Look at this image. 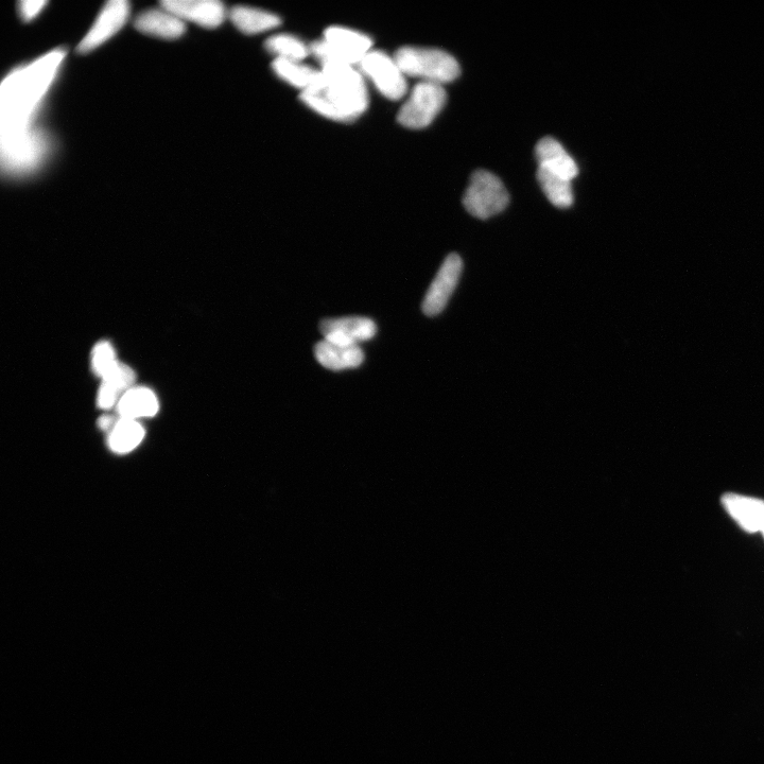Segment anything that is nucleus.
Here are the masks:
<instances>
[{"label": "nucleus", "instance_id": "1", "mask_svg": "<svg viewBox=\"0 0 764 764\" xmlns=\"http://www.w3.org/2000/svg\"><path fill=\"white\" fill-rule=\"evenodd\" d=\"M63 49L49 51L14 69L2 84L0 136L3 167L12 175L36 167L43 158L41 137L33 130L42 101L65 60Z\"/></svg>", "mask_w": 764, "mask_h": 764}, {"label": "nucleus", "instance_id": "6", "mask_svg": "<svg viewBox=\"0 0 764 764\" xmlns=\"http://www.w3.org/2000/svg\"><path fill=\"white\" fill-rule=\"evenodd\" d=\"M446 98L443 85L421 81L399 111L398 123L409 129L428 127L442 111Z\"/></svg>", "mask_w": 764, "mask_h": 764}, {"label": "nucleus", "instance_id": "21", "mask_svg": "<svg viewBox=\"0 0 764 764\" xmlns=\"http://www.w3.org/2000/svg\"><path fill=\"white\" fill-rule=\"evenodd\" d=\"M267 49L276 59L301 62L308 54L309 49L298 38L289 36V34H280L270 38L266 43Z\"/></svg>", "mask_w": 764, "mask_h": 764}, {"label": "nucleus", "instance_id": "26", "mask_svg": "<svg viewBox=\"0 0 764 764\" xmlns=\"http://www.w3.org/2000/svg\"><path fill=\"white\" fill-rule=\"evenodd\" d=\"M116 423L117 422L115 421L114 418H112V416L104 415V416H101V418L99 419L98 426L102 430H112L115 427Z\"/></svg>", "mask_w": 764, "mask_h": 764}, {"label": "nucleus", "instance_id": "8", "mask_svg": "<svg viewBox=\"0 0 764 764\" xmlns=\"http://www.w3.org/2000/svg\"><path fill=\"white\" fill-rule=\"evenodd\" d=\"M462 271V258L458 254L448 255L425 295L422 308L426 316L441 314L459 284Z\"/></svg>", "mask_w": 764, "mask_h": 764}, {"label": "nucleus", "instance_id": "20", "mask_svg": "<svg viewBox=\"0 0 764 764\" xmlns=\"http://www.w3.org/2000/svg\"><path fill=\"white\" fill-rule=\"evenodd\" d=\"M537 180L553 205L560 208H567L572 205L573 191L570 180L554 175V173L542 168L537 170Z\"/></svg>", "mask_w": 764, "mask_h": 764}, {"label": "nucleus", "instance_id": "9", "mask_svg": "<svg viewBox=\"0 0 764 764\" xmlns=\"http://www.w3.org/2000/svg\"><path fill=\"white\" fill-rule=\"evenodd\" d=\"M130 5L126 0H112L103 7L91 30L80 42V54H89L108 42L123 28L130 16Z\"/></svg>", "mask_w": 764, "mask_h": 764}, {"label": "nucleus", "instance_id": "25", "mask_svg": "<svg viewBox=\"0 0 764 764\" xmlns=\"http://www.w3.org/2000/svg\"><path fill=\"white\" fill-rule=\"evenodd\" d=\"M120 392L112 386L102 382L101 388L97 396V405L100 409L112 408L118 399Z\"/></svg>", "mask_w": 764, "mask_h": 764}, {"label": "nucleus", "instance_id": "2", "mask_svg": "<svg viewBox=\"0 0 764 764\" xmlns=\"http://www.w3.org/2000/svg\"><path fill=\"white\" fill-rule=\"evenodd\" d=\"M301 99L322 116L344 123L361 116L369 104L362 75L354 66L335 63L322 65L320 80L302 92Z\"/></svg>", "mask_w": 764, "mask_h": 764}, {"label": "nucleus", "instance_id": "14", "mask_svg": "<svg viewBox=\"0 0 764 764\" xmlns=\"http://www.w3.org/2000/svg\"><path fill=\"white\" fill-rule=\"evenodd\" d=\"M135 27L148 36L164 40H177L186 30L178 16L162 7L142 13L137 17Z\"/></svg>", "mask_w": 764, "mask_h": 764}, {"label": "nucleus", "instance_id": "27", "mask_svg": "<svg viewBox=\"0 0 764 764\" xmlns=\"http://www.w3.org/2000/svg\"><path fill=\"white\" fill-rule=\"evenodd\" d=\"M761 532H762V534H763V536H764V525H763V528H762V531H761Z\"/></svg>", "mask_w": 764, "mask_h": 764}, {"label": "nucleus", "instance_id": "18", "mask_svg": "<svg viewBox=\"0 0 764 764\" xmlns=\"http://www.w3.org/2000/svg\"><path fill=\"white\" fill-rule=\"evenodd\" d=\"M145 429L135 420L120 419L111 430L109 446L116 454H128L142 443Z\"/></svg>", "mask_w": 764, "mask_h": 764}, {"label": "nucleus", "instance_id": "17", "mask_svg": "<svg viewBox=\"0 0 764 764\" xmlns=\"http://www.w3.org/2000/svg\"><path fill=\"white\" fill-rule=\"evenodd\" d=\"M231 21L241 32L257 34L276 28L282 21L279 16L246 6H238L230 13Z\"/></svg>", "mask_w": 764, "mask_h": 764}, {"label": "nucleus", "instance_id": "23", "mask_svg": "<svg viewBox=\"0 0 764 764\" xmlns=\"http://www.w3.org/2000/svg\"><path fill=\"white\" fill-rule=\"evenodd\" d=\"M135 378V373L130 367L117 361L115 366L102 377V382H106L121 393L132 389Z\"/></svg>", "mask_w": 764, "mask_h": 764}, {"label": "nucleus", "instance_id": "15", "mask_svg": "<svg viewBox=\"0 0 764 764\" xmlns=\"http://www.w3.org/2000/svg\"><path fill=\"white\" fill-rule=\"evenodd\" d=\"M315 354L321 366L332 371L356 369L364 361L359 345H341L326 340L316 345Z\"/></svg>", "mask_w": 764, "mask_h": 764}, {"label": "nucleus", "instance_id": "11", "mask_svg": "<svg viewBox=\"0 0 764 764\" xmlns=\"http://www.w3.org/2000/svg\"><path fill=\"white\" fill-rule=\"evenodd\" d=\"M320 331L326 341L341 345H359L375 337L377 326L371 319L350 317L324 320Z\"/></svg>", "mask_w": 764, "mask_h": 764}, {"label": "nucleus", "instance_id": "19", "mask_svg": "<svg viewBox=\"0 0 764 764\" xmlns=\"http://www.w3.org/2000/svg\"><path fill=\"white\" fill-rule=\"evenodd\" d=\"M273 71L287 83L305 92L312 88L321 78V72L315 71L300 62L276 59Z\"/></svg>", "mask_w": 764, "mask_h": 764}, {"label": "nucleus", "instance_id": "16", "mask_svg": "<svg viewBox=\"0 0 764 764\" xmlns=\"http://www.w3.org/2000/svg\"><path fill=\"white\" fill-rule=\"evenodd\" d=\"M159 411V401L147 388H132L119 399L117 412L121 419L152 418Z\"/></svg>", "mask_w": 764, "mask_h": 764}, {"label": "nucleus", "instance_id": "13", "mask_svg": "<svg viewBox=\"0 0 764 764\" xmlns=\"http://www.w3.org/2000/svg\"><path fill=\"white\" fill-rule=\"evenodd\" d=\"M538 168L572 181L578 176L579 168L563 145L552 137H545L535 149Z\"/></svg>", "mask_w": 764, "mask_h": 764}, {"label": "nucleus", "instance_id": "24", "mask_svg": "<svg viewBox=\"0 0 764 764\" xmlns=\"http://www.w3.org/2000/svg\"><path fill=\"white\" fill-rule=\"evenodd\" d=\"M42 0H24L19 4V11L24 22L28 23L36 19L47 5Z\"/></svg>", "mask_w": 764, "mask_h": 764}, {"label": "nucleus", "instance_id": "4", "mask_svg": "<svg viewBox=\"0 0 764 764\" xmlns=\"http://www.w3.org/2000/svg\"><path fill=\"white\" fill-rule=\"evenodd\" d=\"M372 40L358 31L331 27L324 33V40L311 46L310 51L321 62L354 66L371 51Z\"/></svg>", "mask_w": 764, "mask_h": 764}, {"label": "nucleus", "instance_id": "3", "mask_svg": "<svg viewBox=\"0 0 764 764\" xmlns=\"http://www.w3.org/2000/svg\"><path fill=\"white\" fill-rule=\"evenodd\" d=\"M406 76L443 85L456 80L460 65L446 51L426 47H403L394 57Z\"/></svg>", "mask_w": 764, "mask_h": 764}, {"label": "nucleus", "instance_id": "7", "mask_svg": "<svg viewBox=\"0 0 764 764\" xmlns=\"http://www.w3.org/2000/svg\"><path fill=\"white\" fill-rule=\"evenodd\" d=\"M359 65L362 73L370 78L377 90L388 99L398 100L406 95V75L396 60L385 52L371 50Z\"/></svg>", "mask_w": 764, "mask_h": 764}, {"label": "nucleus", "instance_id": "5", "mask_svg": "<svg viewBox=\"0 0 764 764\" xmlns=\"http://www.w3.org/2000/svg\"><path fill=\"white\" fill-rule=\"evenodd\" d=\"M509 193L501 180L486 170L474 173L468 185L463 204L466 211L479 219H489L506 210Z\"/></svg>", "mask_w": 764, "mask_h": 764}, {"label": "nucleus", "instance_id": "12", "mask_svg": "<svg viewBox=\"0 0 764 764\" xmlns=\"http://www.w3.org/2000/svg\"><path fill=\"white\" fill-rule=\"evenodd\" d=\"M722 505L746 532H761L764 525V501L743 495L725 494Z\"/></svg>", "mask_w": 764, "mask_h": 764}, {"label": "nucleus", "instance_id": "10", "mask_svg": "<svg viewBox=\"0 0 764 764\" xmlns=\"http://www.w3.org/2000/svg\"><path fill=\"white\" fill-rule=\"evenodd\" d=\"M161 7L180 20L205 28L219 27L227 17V10L218 0H165Z\"/></svg>", "mask_w": 764, "mask_h": 764}, {"label": "nucleus", "instance_id": "22", "mask_svg": "<svg viewBox=\"0 0 764 764\" xmlns=\"http://www.w3.org/2000/svg\"><path fill=\"white\" fill-rule=\"evenodd\" d=\"M116 355L111 343L107 341L96 344L92 355V366L96 375L101 378L115 366Z\"/></svg>", "mask_w": 764, "mask_h": 764}]
</instances>
